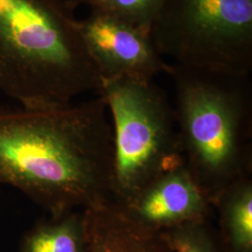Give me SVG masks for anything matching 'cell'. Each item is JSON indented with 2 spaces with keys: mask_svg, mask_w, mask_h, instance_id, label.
<instances>
[{
  "mask_svg": "<svg viewBox=\"0 0 252 252\" xmlns=\"http://www.w3.org/2000/svg\"><path fill=\"white\" fill-rule=\"evenodd\" d=\"M110 121L101 95L62 107L0 109V184L51 217L112 200Z\"/></svg>",
  "mask_w": 252,
  "mask_h": 252,
  "instance_id": "cell-1",
  "label": "cell"
},
{
  "mask_svg": "<svg viewBox=\"0 0 252 252\" xmlns=\"http://www.w3.org/2000/svg\"><path fill=\"white\" fill-rule=\"evenodd\" d=\"M22 252H87L82 210L38 223L26 234Z\"/></svg>",
  "mask_w": 252,
  "mask_h": 252,
  "instance_id": "cell-10",
  "label": "cell"
},
{
  "mask_svg": "<svg viewBox=\"0 0 252 252\" xmlns=\"http://www.w3.org/2000/svg\"><path fill=\"white\" fill-rule=\"evenodd\" d=\"M121 206L135 221L158 233L206 222L214 211L185 163L162 173Z\"/></svg>",
  "mask_w": 252,
  "mask_h": 252,
  "instance_id": "cell-7",
  "label": "cell"
},
{
  "mask_svg": "<svg viewBox=\"0 0 252 252\" xmlns=\"http://www.w3.org/2000/svg\"><path fill=\"white\" fill-rule=\"evenodd\" d=\"M150 35L174 63L252 73V0H162Z\"/></svg>",
  "mask_w": 252,
  "mask_h": 252,
  "instance_id": "cell-5",
  "label": "cell"
},
{
  "mask_svg": "<svg viewBox=\"0 0 252 252\" xmlns=\"http://www.w3.org/2000/svg\"><path fill=\"white\" fill-rule=\"evenodd\" d=\"M219 217L218 241L223 252H252V178L222 190L213 203Z\"/></svg>",
  "mask_w": 252,
  "mask_h": 252,
  "instance_id": "cell-9",
  "label": "cell"
},
{
  "mask_svg": "<svg viewBox=\"0 0 252 252\" xmlns=\"http://www.w3.org/2000/svg\"><path fill=\"white\" fill-rule=\"evenodd\" d=\"M79 28L102 81H151L166 72L168 63L153 44L149 31L94 11L79 20Z\"/></svg>",
  "mask_w": 252,
  "mask_h": 252,
  "instance_id": "cell-6",
  "label": "cell"
},
{
  "mask_svg": "<svg viewBox=\"0 0 252 252\" xmlns=\"http://www.w3.org/2000/svg\"><path fill=\"white\" fill-rule=\"evenodd\" d=\"M101 84L68 0H0L4 94L23 108H54Z\"/></svg>",
  "mask_w": 252,
  "mask_h": 252,
  "instance_id": "cell-2",
  "label": "cell"
},
{
  "mask_svg": "<svg viewBox=\"0 0 252 252\" xmlns=\"http://www.w3.org/2000/svg\"><path fill=\"white\" fill-rule=\"evenodd\" d=\"M185 165L212 206L218 195L252 173L251 75L168 63Z\"/></svg>",
  "mask_w": 252,
  "mask_h": 252,
  "instance_id": "cell-3",
  "label": "cell"
},
{
  "mask_svg": "<svg viewBox=\"0 0 252 252\" xmlns=\"http://www.w3.org/2000/svg\"><path fill=\"white\" fill-rule=\"evenodd\" d=\"M98 94L112 121V200L124 205L158 176L185 163L174 106L153 81H103Z\"/></svg>",
  "mask_w": 252,
  "mask_h": 252,
  "instance_id": "cell-4",
  "label": "cell"
},
{
  "mask_svg": "<svg viewBox=\"0 0 252 252\" xmlns=\"http://www.w3.org/2000/svg\"><path fill=\"white\" fill-rule=\"evenodd\" d=\"M73 9L81 6L123 20L150 32L162 0H68Z\"/></svg>",
  "mask_w": 252,
  "mask_h": 252,
  "instance_id": "cell-11",
  "label": "cell"
},
{
  "mask_svg": "<svg viewBox=\"0 0 252 252\" xmlns=\"http://www.w3.org/2000/svg\"><path fill=\"white\" fill-rule=\"evenodd\" d=\"M82 213L87 252H173L161 233L135 221L114 200Z\"/></svg>",
  "mask_w": 252,
  "mask_h": 252,
  "instance_id": "cell-8",
  "label": "cell"
},
{
  "mask_svg": "<svg viewBox=\"0 0 252 252\" xmlns=\"http://www.w3.org/2000/svg\"><path fill=\"white\" fill-rule=\"evenodd\" d=\"M161 234L173 252H223L207 221L180 226Z\"/></svg>",
  "mask_w": 252,
  "mask_h": 252,
  "instance_id": "cell-12",
  "label": "cell"
}]
</instances>
